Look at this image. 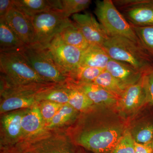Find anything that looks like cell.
Masks as SVG:
<instances>
[{"label":"cell","instance_id":"277c9868","mask_svg":"<svg viewBox=\"0 0 153 153\" xmlns=\"http://www.w3.org/2000/svg\"><path fill=\"white\" fill-rule=\"evenodd\" d=\"M36 73L47 82L64 84L68 76L53 60L47 47L38 43L26 45L20 51Z\"/></svg>","mask_w":153,"mask_h":153},{"label":"cell","instance_id":"52a82bcc","mask_svg":"<svg viewBox=\"0 0 153 153\" xmlns=\"http://www.w3.org/2000/svg\"><path fill=\"white\" fill-rule=\"evenodd\" d=\"M31 153H76V146L65 130H45L24 142Z\"/></svg>","mask_w":153,"mask_h":153},{"label":"cell","instance_id":"7402d4cb","mask_svg":"<svg viewBox=\"0 0 153 153\" xmlns=\"http://www.w3.org/2000/svg\"><path fill=\"white\" fill-rule=\"evenodd\" d=\"M26 45L22 42L6 23L0 20V51H20Z\"/></svg>","mask_w":153,"mask_h":153},{"label":"cell","instance_id":"5b68a950","mask_svg":"<svg viewBox=\"0 0 153 153\" xmlns=\"http://www.w3.org/2000/svg\"><path fill=\"white\" fill-rule=\"evenodd\" d=\"M94 13L98 22L109 37H125L142 45L132 25L119 10L112 1H97Z\"/></svg>","mask_w":153,"mask_h":153},{"label":"cell","instance_id":"3957f363","mask_svg":"<svg viewBox=\"0 0 153 153\" xmlns=\"http://www.w3.org/2000/svg\"><path fill=\"white\" fill-rule=\"evenodd\" d=\"M102 47L111 59L145 73L153 68V55L142 45L120 36L109 37Z\"/></svg>","mask_w":153,"mask_h":153},{"label":"cell","instance_id":"8992f818","mask_svg":"<svg viewBox=\"0 0 153 153\" xmlns=\"http://www.w3.org/2000/svg\"><path fill=\"white\" fill-rule=\"evenodd\" d=\"M55 84H33L19 86L1 87L0 114L30 108L38 103L37 93Z\"/></svg>","mask_w":153,"mask_h":153},{"label":"cell","instance_id":"d6986e66","mask_svg":"<svg viewBox=\"0 0 153 153\" xmlns=\"http://www.w3.org/2000/svg\"><path fill=\"white\" fill-rule=\"evenodd\" d=\"M80 114L68 103L63 104L45 129L66 130L75 122Z\"/></svg>","mask_w":153,"mask_h":153},{"label":"cell","instance_id":"4fadbf2b","mask_svg":"<svg viewBox=\"0 0 153 153\" xmlns=\"http://www.w3.org/2000/svg\"><path fill=\"white\" fill-rule=\"evenodd\" d=\"M146 102V92L143 76L138 82L126 88L119 99L117 105L121 111L128 113L136 111Z\"/></svg>","mask_w":153,"mask_h":153},{"label":"cell","instance_id":"d590c367","mask_svg":"<svg viewBox=\"0 0 153 153\" xmlns=\"http://www.w3.org/2000/svg\"><path fill=\"white\" fill-rule=\"evenodd\" d=\"M150 144L151 146H152V147L153 148V139L152 141V142L150 143Z\"/></svg>","mask_w":153,"mask_h":153},{"label":"cell","instance_id":"83f0119b","mask_svg":"<svg viewBox=\"0 0 153 153\" xmlns=\"http://www.w3.org/2000/svg\"><path fill=\"white\" fill-rule=\"evenodd\" d=\"M91 3L90 0H62L61 10L65 17L68 18L87 8Z\"/></svg>","mask_w":153,"mask_h":153},{"label":"cell","instance_id":"9a60e30c","mask_svg":"<svg viewBox=\"0 0 153 153\" xmlns=\"http://www.w3.org/2000/svg\"><path fill=\"white\" fill-rule=\"evenodd\" d=\"M105 70L127 87L138 82L145 74L128 63L111 58Z\"/></svg>","mask_w":153,"mask_h":153},{"label":"cell","instance_id":"7c38bea8","mask_svg":"<svg viewBox=\"0 0 153 153\" xmlns=\"http://www.w3.org/2000/svg\"><path fill=\"white\" fill-rule=\"evenodd\" d=\"M19 39L26 45L36 42V33L32 18L16 8H12L4 19Z\"/></svg>","mask_w":153,"mask_h":153},{"label":"cell","instance_id":"f1b7e54d","mask_svg":"<svg viewBox=\"0 0 153 153\" xmlns=\"http://www.w3.org/2000/svg\"><path fill=\"white\" fill-rule=\"evenodd\" d=\"M132 26L143 47L153 55V26Z\"/></svg>","mask_w":153,"mask_h":153},{"label":"cell","instance_id":"1f68e13d","mask_svg":"<svg viewBox=\"0 0 153 153\" xmlns=\"http://www.w3.org/2000/svg\"><path fill=\"white\" fill-rule=\"evenodd\" d=\"M143 78L147 102L153 105V68L144 74Z\"/></svg>","mask_w":153,"mask_h":153},{"label":"cell","instance_id":"9c48e42d","mask_svg":"<svg viewBox=\"0 0 153 153\" xmlns=\"http://www.w3.org/2000/svg\"><path fill=\"white\" fill-rule=\"evenodd\" d=\"M46 47L57 66L67 76L80 66L83 50L65 43L59 34Z\"/></svg>","mask_w":153,"mask_h":153},{"label":"cell","instance_id":"484cf974","mask_svg":"<svg viewBox=\"0 0 153 153\" xmlns=\"http://www.w3.org/2000/svg\"><path fill=\"white\" fill-rule=\"evenodd\" d=\"M105 69L94 67L79 66L68 74L67 81L74 83H89L94 82Z\"/></svg>","mask_w":153,"mask_h":153},{"label":"cell","instance_id":"e0dca14e","mask_svg":"<svg viewBox=\"0 0 153 153\" xmlns=\"http://www.w3.org/2000/svg\"><path fill=\"white\" fill-rule=\"evenodd\" d=\"M14 7L32 18L37 14L55 10H62L61 1L13 0Z\"/></svg>","mask_w":153,"mask_h":153},{"label":"cell","instance_id":"8fae6325","mask_svg":"<svg viewBox=\"0 0 153 153\" xmlns=\"http://www.w3.org/2000/svg\"><path fill=\"white\" fill-rule=\"evenodd\" d=\"M72 18L74 24L90 45L102 47L109 37L103 27L91 13L74 14Z\"/></svg>","mask_w":153,"mask_h":153},{"label":"cell","instance_id":"cb8c5ba5","mask_svg":"<svg viewBox=\"0 0 153 153\" xmlns=\"http://www.w3.org/2000/svg\"><path fill=\"white\" fill-rule=\"evenodd\" d=\"M59 35L66 44L83 51L90 45L74 22L72 25L64 28Z\"/></svg>","mask_w":153,"mask_h":153},{"label":"cell","instance_id":"836d02e7","mask_svg":"<svg viewBox=\"0 0 153 153\" xmlns=\"http://www.w3.org/2000/svg\"><path fill=\"white\" fill-rule=\"evenodd\" d=\"M13 7V0H0V20H4Z\"/></svg>","mask_w":153,"mask_h":153},{"label":"cell","instance_id":"30bf717a","mask_svg":"<svg viewBox=\"0 0 153 153\" xmlns=\"http://www.w3.org/2000/svg\"><path fill=\"white\" fill-rule=\"evenodd\" d=\"M30 108L1 114L0 148L10 146L23 142L22 120Z\"/></svg>","mask_w":153,"mask_h":153},{"label":"cell","instance_id":"7a4b0ae2","mask_svg":"<svg viewBox=\"0 0 153 153\" xmlns=\"http://www.w3.org/2000/svg\"><path fill=\"white\" fill-rule=\"evenodd\" d=\"M0 69L1 86L53 84L39 76L20 51L1 52Z\"/></svg>","mask_w":153,"mask_h":153},{"label":"cell","instance_id":"5bb4252c","mask_svg":"<svg viewBox=\"0 0 153 153\" xmlns=\"http://www.w3.org/2000/svg\"><path fill=\"white\" fill-rule=\"evenodd\" d=\"M119 10L133 26H153V0H138L130 7Z\"/></svg>","mask_w":153,"mask_h":153},{"label":"cell","instance_id":"4dcf8cb0","mask_svg":"<svg viewBox=\"0 0 153 153\" xmlns=\"http://www.w3.org/2000/svg\"><path fill=\"white\" fill-rule=\"evenodd\" d=\"M38 104L45 126L51 121L63 105L49 101L40 102Z\"/></svg>","mask_w":153,"mask_h":153},{"label":"cell","instance_id":"e575fe53","mask_svg":"<svg viewBox=\"0 0 153 153\" xmlns=\"http://www.w3.org/2000/svg\"><path fill=\"white\" fill-rule=\"evenodd\" d=\"M135 153H153V148L150 143L144 144L135 142Z\"/></svg>","mask_w":153,"mask_h":153},{"label":"cell","instance_id":"6da1fadb","mask_svg":"<svg viewBox=\"0 0 153 153\" xmlns=\"http://www.w3.org/2000/svg\"><path fill=\"white\" fill-rule=\"evenodd\" d=\"M94 105L66 130L75 145L93 153H109L125 131L123 126L104 123L97 118Z\"/></svg>","mask_w":153,"mask_h":153},{"label":"cell","instance_id":"4316f807","mask_svg":"<svg viewBox=\"0 0 153 153\" xmlns=\"http://www.w3.org/2000/svg\"><path fill=\"white\" fill-rule=\"evenodd\" d=\"M131 133L135 142L144 144L150 143L153 139V122L143 123Z\"/></svg>","mask_w":153,"mask_h":153},{"label":"cell","instance_id":"8d00e7d4","mask_svg":"<svg viewBox=\"0 0 153 153\" xmlns=\"http://www.w3.org/2000/svg\"><path fill=\"white\" fill-rule=\"evenodd\" d=\"M77 153H81L79 152H77Z\"/></svg>","mask_w":153,"mask_h":153},{"label":"cell","instance_id":"d4e9b609","mask_svg":"<svg viewBox=\"0 0 153 153\" xmlns=\"http://www.w3.org/2000/svg\"><path fill=\"white\" fill-rule=\"evenodd\" d=\"M94 82L114 96L118 99L120 98L127 88L106 70L99 75Z\"/></svg>","mask_w":153,"mask_h":153},{"label":"cell","instance_id":"d6a6232c","mask_svg":"<svg viewBox=\"0 0 153 153\" xmlns=\"http://www.w3.org/2000/svg\"><path fill=\"white\" fill-rule=\"evenodd\" d=\"M0 153H31L25 142L10 146L0 148Z\"/></svg>","mask_w":153,"mask_h":153},{"label":"cell","instance_id":"ac0fdd59","mask_svg":"<svg viewBox=\"0 0 153 153\" xmlns=\"http://www.w3.org/2000/svg\"><path fill=\"white\" fill-rule=\"evenodd\" d=\"M71 82L80 88L94 105L108 106L117 104L118 99L116 97L94 82L80 83Z\"/></svg>","mask_w":153,"mask_h":153},{"label":"cell","instance_id":"2e32d148","mask_svg":"<svg viewBox=\"0 0 153 153\" xmlns=\"http://www.w3.org/2000/svg\"><path fill=\"white\" fill-rule=\"evenodd\" d=\"M23 142L37 136L45 130V124L38 103L30 108L22 120Z\"/></svg>","mask_w":153,"mask_h":153},{"label":"cell","instance_id":"44dd1931","mask_svg":"<svg viewBox=\"0 0 153 153\" xmlns=\"http://www.w3.org/2000/svg\"><path fill=\"white\" fill-rule=\"evenodd\" d=\"M38 102L49 101L60 104L68 103L69 100V89L66 82L64 84H55L42 89L37 93Z\"/></svg>","mask_w":153,"mask_h":153},{"label":"cell","instance_id":"f546056e","mask_svg":"<svg viewBox=\"0 0 153 153\" xmlns=\"http://www.w3.org/2000/svg\"><path fill=\"white\" fill-rule=\"evenodd\" d=\"M109 153H135V141L130 131L126 130L118 142Z\"/></svg>","mask_w":153,"mask_h":153},{"label":"cell","instance_id":"603a6c76","mask_svg":"<svg viewBox=\"0 0 153 153\" xmlns=\"http://www.w3.org/2000/svg\"><path fill=\"white\" fill-rule=\"evenodd\" d=\"M69 89L68 104L80 113L85 112L94 106L93 102L83 91L73 83L67 81Z\"/></svg>","mask_w":153,"mask_h":153},{"label":"cell","instance_id":"ffe728a7","mask_svg":"<svg viewBox=\"0 0 153 153\" xmlns=\"http://www.w3.org/2000/svg\"><path fill=\"white\" fill-rule=\"evenodd\" d=\"M110 58L102 46L90 45L83 51L80 66L105 69Z\"/></svg>","mask_w":153,"mask_h":153},{"label":"cell","instance_id":"ba28073f","mask_svg":"<svg viewBox=\"0 0 153 153\" xmlns=\"http://www.w3.org/2000/svg\"><path fill=\"white\" fill-rule=\"evenodd\" d=\"M32 20L36 33L35 43L45 47L64 28L73 23L60 10L37 14Z\"/></svg>","mask_w":153,"mask_h":153}]
</instances>
